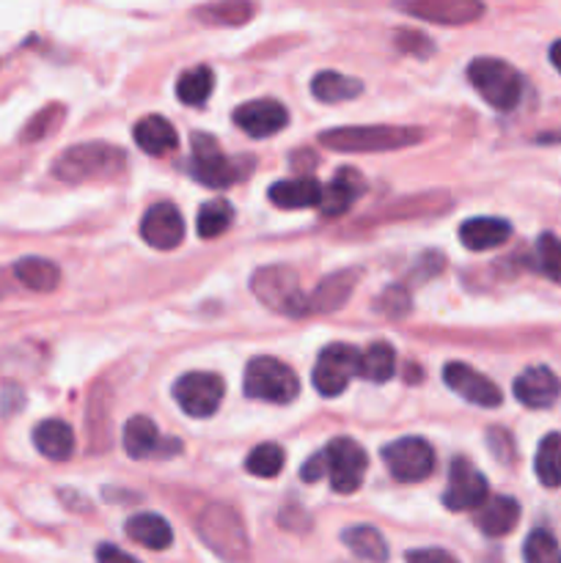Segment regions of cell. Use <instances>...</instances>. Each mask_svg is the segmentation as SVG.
Here are the masks:
<instances>
[{"instance_id": "d6986e66", "label": "cell", "mask_w": 561, "mask_h": 563, "mask_svg": "<svg viewBox=\"0 0 561 563\" xmlns=\"http://www.w3.org/2000/svg\"><path fill=\"white\" fill-rule=\"evenodd\" d=\"M363 190H366V179L355 168H339V174L322 190L319 212L324 218H339V214L350 212L352 203L363 196Z\"/></svg>"}, {"instance_id": "e0dca14e", "label": "cell", "mask_w": 561, "mask_h": 563, "mask_svg": "<svg viewBox=\"0 0 561 563\" xmlns=\"http://www.w3.org/2000/svg\"><path fill=\"white\" fill-rule=\"evenodd\" d=\"M234 124L251 137H270L289 124V113L278 99H253L234 110Z\"/></svg>"}, {"instance_id": "ab89813d", "label": "cell", "mask_w": 561, "mask_h": 563, "mask_svg": "<svg viewBox=\"0 0 561 563\" xmlns=\"http://www.w3.org/2000/svg\"><path fill=\"white\" fill-rule=\"evenodd\" d=\"M407 308H410V297H407L405 289H399V286L388 289L377 300V311H383L385 317H405Z\"/></svg>"}, {"instance_id": "1f68e13d", "label": "cell", "mask_w": 561, "mask_h": 563, "mask_svg": "<svg viewBox=\"0 0 561 563\" xmlns=\"http://www.w3.org/2000/svg\"><path fill=\"white\" fill-rule=\"evenodd\" d=\"M396 372V352L394 346L385 344V341H377V344L369 346L361 355V377L369 379V383H388Z\"/></svg>"}, {"instance_id": "bcb514c9", "label": "cell", "mask_w": 561, "mask_h": 563, "mask_svg": "<svg viewBox=\"0 0 561 563\" xmlns=\"http://www.w3.org/2000/svg\"><path fill=\"white\" fill-rule=\"evenodd\" d=\"M11 291V280H9V273L6 269H0V297H6Z\"/></svg>"}, {"instance_id": "7402d4cb", "label": "cell", "mask_w": 561, "mask_h": 563, "mask_svg": "<svg viewBox=\"0 0 561 563\" xmlns=\"http://www.w3.org/2000/svg\"><path fill=\"white\" fill-rule=\"evenodd\" d=\"M322 190L324 187L319 185L317 179H311V176H300V179L275 181V185L270 187V201L280 209L319 207V201H322Z\"/></svg>"}, {"instance_id": "ee69618b", "label": "cell", "mask_w": 561, "mask_h": 563, "mask_svg": "<svg viewBox=\"0 0 561 563\" xmlns=\"http://www.w3.org/2000/svg\"><path fill=\"white\" fill-rule=\"evenodd\" d=\"M97 563H141V561L132 559V555H127L124 550H119L116 544H99Z\"/></svg>"}, {"instance_id": "277c9868", "label": "cell", "mask_w": 561, "mask_h": 563, "mask_svg": "<svg viewBox=\"0 0 561 563\" xmlns=\"http://www.w3.org/2000/svg\"><path fill=\"white\" fill-rule=\"evenodd\" d=\"M251 289L270 311L284 313V317H306L311 313L308 308V295L300 289V278H297L295 269L289 267H262L253 273Z\"/></svg>"}, {"instance_id": "83f0119b", "label": "cell", "mask_w": 561, "mask_h": 563, "mask_svg": "<svg viewBox=\"0 0 561 563\" xmlns=\"http://www.w3.org/2000/svg\"><path fill=\"white\" fill-rule=\"evenodd\" d=\"M341 542L358 555V559L369 563H385L388 561V544H385L383 533L372 526H352L341 533Z\"/></svg>"}, {"instance_id": "d590c367", "label": "cell", "mask_w": 561, "mask_h": 563, "mask_svg": "<svg viewBox=\"0 0 561 563\" xmlns=\"http://www.w3.org/2000/svg\"><path fill=\"white\" fill-rule=\"evenodd\" d=\"M522 559L526 563H561V548L548 531H531L522 544Z\"/></svg>"}, {"instance_id": "7c38bea8", "label": "cell", "mask_w": 561, "mask_h": 563, "mask_svg": "<svg viewBox=\"0 0 561 563\" xmlns=\"http://www.w3.org/2000/svg\"><path fill=\"white\" fill-rule=\"evenodd\" d=\"M487 478L468 460L457 456L449 471V487L443 493V506L449 511H476L487 500Z\"/></svg>"}, {"instance_id": "5b68a950", "label": "cell", "mask_w": 561, "mask_h": 563, "mask_svg": "<svg viewBox=\"0 0 561 563\" xmlns=\"http://www.w3.org/2000/svg\"><path fill=\"white\" fill-rule=\"evenodd\" d=\"M468 80L473 82L484 102L495 110H515L522 97V77L512 64L501 58H476L468 66Z\"/></svg>"}, {"instance_id": "7bdbcfd3", "label": "cell", "mask_w": 561, "mask_h": 563, "mask_svg": "<svg viewBox=\"0 0 561 563\" xmlns=\"http://www.w3.org/2000/svg\"><path fill=\"white\" fill-rule=\"evenodd\" d=\"M490 445H493L495 456L504 462H509L515 456V449H512V438L504 432V429H490Z\"/></svg>"}, {"instance_id": "30bf717a", "label": "cell", "mask_w": 561, "mask_h": 563, "mask_svg": "<svg viewBox=\"0 0 561 563\" xmlns=\"http://www.w3.org/2000/svg\"><path fill=\"white\" fill-rule=\"evenodd\" d=\"M223 379L212 372H190L176 379L174 399L190 418H209L223 401Z\"/></svg>"}, {"instance_id": "4fadbf2b", "label": "cell", "mask_w": 561, "mask_h": 563, "mask_svg": "<svg viewBox=\"0 0 561 563\" xmlns=\"http://www.w3.org/2000/svg\"><path fill=\"white\" fill-rule=\"evenodd\" d=\"M396 9L438 25H468L484 14L482 0H396Z\"/></svg>"}, {"instance_id": "f1b7e54d", "label": "cell", "mask_w": 561, "mask_h": 563, "mask_svg": "<svg viewBox=\"0 0 561 563\" xmlns=\"http://www.w3.org/2000/svg\"><path fill=\"white\" fill-rule=\"evenodd\" d=\"M363 91V82L355 77L339 75V71H319L311 80V93L324 104L346 102V99H355Z\"/></svg>"}, {"instance_id": "5bb4252c", "label": "cell", "mask_w": 561, "mask_h": 563, "mask_svg": "<svg viewBox=\"0 0 561 563\" xmlns=\"http://www.w3.org/2000/svg\"><path fill=\"white\" fill-rule=\"evenodd\" d=\"M141 236L154 251H174L185 240V220L174 203H154L141 220Z\"/></svg>"}, {"instance_id": "484cf974", "label": "cell", "mask_w": 561, "mask_h": 563, "mask_svg": "<svg viewBox=\"0 0 561 563\" xmlns=\"http://www.w3.org/2000/svg\"><path fill=\"white\" fill-rule=\"evenodd\" d=\"M127 537L148 550H168L174 542V531L160 515H135L124 526Z\"/></svg>"}, {"instance_id": "74e56055", "label": "cell", "mask_w": 561, "mask_h": 563, "mask_svg": "<svg viewBox=\"0 0 561 563\" xmlns=\"http://www.w3.org/2000/svg\"><path fill=\"white\" fill-rule=\"evenodd\" d=\"M537 258L542 273L550 280L561 284V240H556L553 234H542L537 242Z\"/></svg>"}, {"instance_id": "60d3db41", "label": "cell", "mask_w": 561, "mask_h": 563, "mask_svg": "<svg viewBox=\"0 0 561 563\" xmlns=\"http://www.w3.org/2000/svg\"><path fill=\"white\" fill-rule=\"evenodd\" d=\"M324 476H328V462H324V451H317V454H314L311 460L302 465L300 478H302V482L314 484V482H319V478H324Z\"/></svg>"}, {"instance_id": "ffe728a7", "label": "cell", "mask_w": 561, "mask_h": 563, "mask_svg": "<svg viewBox=\"0 0 561 563\" xmlns=\"http://www.w3.org/2000/svg\"><path fill=\"white\" fill-rule=\"evenodd\" d=\"M358 278H361L358 269H341V273L324 278L322 284L308 295V308H311V313L339 311V308L350 300L352 291H355Z\"/></svg>"}, {"instance_id": "52a82bcc", "label": "cell", "mask_w": 561, "mask_h": 563, "mask_svg": "<svg viewBox=\"0 0 561 563\" xmlns=\"http://www.w3.org/2000/svg\"><path fill=\"white\" fill-rule=\"evenodd\" d=\"M358 372H361V352L350 344H330L317 357L314 388L328 399H336V396L344 394L352 377H358Z\"/></svg>"}, {"instance_id": "d4e9b609", "label": "cell", "mask_w": 561, "mask_h": 563, "mask_svg": "<svg viewBox=\"0 0 561 563\" xmlns=\"http://www.w3.org/2000/svg\"><path fill=\"white\" fill-rule=\"evenodd\" d=\"M132 135H135L138 146L146 154H152V157H165L179 143V135H176L170 121L163 119V115H146V119H141Z\"/></svg>"}, {"instance_id": "6da1fadb", "label": "cell", "mask_w": 561, "mask_h": 563, "mask_svg": "<svg viewBox=\"0 0 561 563\" xmlns=\"http://www.w3.org/2000/svg\"><path fill=\"white\" fill-rule=\"evenodd\" d=\"M127 157L121 148L110 146V143H77V146L66 148L61 157H55L53 176L69 185H80V181H99V179H116L124 174Z\"/></svg>"}, {"instance_id": "4316f807", "label": "cell", "mask_w": 561, "mask_h": 563, "mask_svg": "<svg viewBox=\"0 0 561 563\" xmlns=\"http://www.w3.org/2000/svg\"><path fill=\"white\" fill-rule=\"evenodd\" d=\"M14 278L31 291H53L61 284V269L50 258L25 256L11 267Z\"/></svg>"}, {"instance_id": "8992f818", "label": "cell", "mask_w": 561, "mask_h": 563, "mask_svg": "<svg viewBox=\"0 0 561 563\" xmlns=\"http://www.w3.org/2000/svg\"><path fill=\"white\" fill-rule=\"evenodd\" d=\"M300 394L295 372L275 357H253L245 368V396L273 405H289Z\"/></svg>"}, {"instance_id": "9a60e30c", "label": "cell", "mask_w": 561, "mask_h": 563, "mask_svg": "<svg viewBox=\"0 0 561 563\" xmlns=\"http://www.w3.org/2000/svg\"><path fill=\"white\" fill-rule=\"evenodd\" d=\"M182 445L176 440L160 438V429L152 418L135 416L124 427V451L132 460H165L170 454H179Z\"/></svg>"}, {"instance_id": "8d00e7d4", "label": "cell", "mask_w": 561, "mask_h": 563, "mask_svg": "<svg viewBox=\"0 0 561 563\" xmlns=\"http://www.w3.org/2000/svg\"><path fill=\"white\" fill-rule=\"evenodd\" d=\"M61 119H64V108L61 104H47V108H42L28 121L25 130H22V141H42V137H47L58 126Z\"/></svg>"}, {"instance_id": "44dd1931", "label": "cell", "mask_w": 561, "mask_h": 563, "mask_svg": "<svg viewBox=\"0 0 561 563\" xmlns=\"http://www.w3.org/2000/svg\"><path fill=\"white\" fill-rule=\"evenodd\" d=\"M517 520H520V506H517L515 498H506V495L484 500V504L479 506L476 526L479 531L490 539H501L506 537V533L515 531Z\"/></svg>"}, {"instance_id": "4dcf8cb0", "label": "cell", "mask_w": 561, "mask_h": 563, "mask_svg": "<svg viewBox=\"0 0 561 563\" xmlns=\"http://www.w3.org/2000/svg\"><path fill=\"white\" fill-rule=\"evenodd\" d=\"M534 471L544 487H561V434L550 432L537 449V460H534Z\"/></svg>"}, {"instance_id": "836d02e7", "label": "cell", "mask_w": 561, "mask_h": 563, "mask_svg": "<svg viewBox=\"0 0 561 563\" xmlns=\"http://www.w3.org/2000/svg\"><path fill=\"white\" fill-rule=\"evenodd\" d=\"M231 220H234V209H231L229 201L223 198H215V201H207L201 209H198V234L204 240H215L223 231H229Z\"/></svg>"}, {"instance_id": "8fae6325", "label": "cell", "mask_w": 561, "mask_h": 563, "mask_svg": "<svg viewBox=\"0 0 561 563\" xmlns=\"http://www.w3.org/2000/svg\"><path fill=\"white\" fill-rule=\"evenodd\" d=\"M190 168L193 176H196L201 185L215 187V190L234 185L242 176L240 165H237L234 159L226 157V154L220 152L218 141H215L212 135H204V132H196V135H193Z\"/></svg>"}, {"instance_id": "ac0fdd59", "label": "cell", "mask_w": 561, "mask_h": 563, "mask_svg": "<svg viewBox=\"0 0 561 563\" xmlns=\"http://www.w3.org/2000/svg\"><path fill=\"white\" fill-rule=\"evenodd\" d=\"M515 396L531 410H544L561 396V379L548 366H531L515 379Z\"/></svg>"}, {"instance_id": "2e32d148", "label": "cell", "mask_w": 561, "mask_h": 563, "mask_svg": "<svg viewBox=\"0 0 561 563\" xmlns=\"http://www.w3.org/2000/svg\"><path fill=\"white\" fill-rule=\"evenodd\" d=\"M443 379L457 396H462L465 401L479 407H498L501 405V390L493 379H487L484 374H479L476 368H471L468 363H446Z\"/></svg>"}, {"instance_id": "f546056e", "label": "cell", "mask_w": 561, "mask_h": 563, "mask_svg": "<svg viewBox=\"0 0 561 563\" xmlns=\"http://www.w3.org/2000/svg\"><path fill=\"white\" fill-rule=\"evenodd\" d=\"M196 16L207 25H245L253 16V3L251 0H215V3L201 5Z\"/></svg>"}, {"instance_id": "f6af8a7d", "label": "cell", "mask_w": 561, "mask_h": 563, "mask_svg": "<svg viewBox=\"0 0 561 563\" xmlns=\"http://www.w3.org/2000/svg\"><path fill=\"white\" fill-rule=\"evenodd\" d=\"M550 64L561 71V38L553 44V47H550Z\"/></svg>"}, {"instance_id": "603a6c76", "label": "cell", "mask_w": 561, "mask_h": 563, "mask_svg": "<svg viewBox=\"0 0 561 563\" xmlns=\"http://www.w3.org/2000/svg\"><path fill=\"white\" fill-rule=\"evenodd\" d=\"M33 445L42 456L53 462H66L75 451V434H72L69 423L58 421V418H50L42 421L33 429Z\"/></svg>"}, {"instance_id": "cb8c5ba5", "label": "cell", "mask_w": 561, "mask_h": 563, "mask_svg": "<svg viewBox=\"0 0 561 563\" xmlns=\"http://www.w3.org/2000/svg\"><path fill=\"white\" fill-rule=\"evenodd\" d=\"M512 236V225L501 218H473L460 229V240L468 251H490Z\"/></svg>"}, {"instance_id": "3957f363", "label": "cell", "mask_w": 561, "mask_h": 563, "mask_svg": "<svg viewBox=\"0 0 561 563\" xmlns=\"http://www.w3.org/2000/svg\"><path fill=\"white\" fill-rule=\"evenodd\" d=\"M198 537L207 544L212 553H218L220 559L229 563H242L248 559V533L242 526L240 515H237L231 506L226 504H209L207 509L198 515Z\"/></svg>"}, {"instance_id": "e575fe53", "label": "cell", "mask_w": 561, "mask_h": 563, "mask_svg": "<svg viewBox=\"0 0 561 563\" xmlns=\"http://www.w3.org/2000/svg\"><path fill=\"white\" fill-rule=\"evenodd\" d=\"M284 462H286V456L278 445L264 443L248 454L245 471L251 473V476H258V478H275L280 471H284Z\"/></svg>"}, {"instance_id": "ba28073f", "label": "cell", "mask_w": 561, "mask_h": 563, "mask_svg": "<svg viewBox=\"0 0 561 563\" xmlns=\"http://www.w3.org/2000/svg\"><path fill=\"white\" fill-rule=\"evenodd\" d=\"M324 462H328L330 487H333L339 495L355 493V489L363 484L369 456L355 440L350 438L330 440L328 449H324Z\"/></svg>"}, {"instance_id": "7a4b0ae2", "label": "cell", "mask_w": 561, "mask_h": 563, "mask_svg": "<svg viewBox=\"0 0 561 563\" xmlns=\"http://www.w3.org/2000/svg\"><path fill=\"white\" fill-rule=\"evenodd\" d=\"M424 137L421 130L416 126H339V130H328L319 135V143L330 152H350V154H366V152H394V148L413 146Z\"/></svg>"}, {"instance_id": "f35d334b", "label": "cell", "mask_w": 561, "mask_h": 563, "mask_svg": "<svg viewBox=\"0 0 561 563\" xmlns=\"http://www.w3.org/2000/svg\"><path fill=\"white\" fill-rule=\"evenodd\" d=\"M396 47H399L402 53L416 55V58H429V55H432V49H435V44L429 42L424 33L407 31V27H402V31H396Z\"/></svg>"}, {"instance_id": "9c48e42d", "label": "cell", "mask_w": 561, "mask_h": 563, "mask_svg": "<svg viewBox=\"0 0 561 563\" xmlns=\"http://www.w3.org/2000/svg\"><path fill=\"white\" fill-rule=\"evenodd\" d=\"M383 460L391 476L402 484H418L432 476L435 471V454L427 440L421 438L394 440L383 449Z\"/></svg>"}, {"instance_id": "b9f144b4", "label": "cell", "mask_w": 561, "mask_h": 563, "mask_svg": "<svg viewBox=\"0 0 561 563\" xmlns=\"http://www.w3.org/2000/svg\"><path fill=\"white\" fill-rule=\"evenodd\" d=\"M407 563H460L446 550H410L407 553Z\"/></svg>"}, {"instance_id": "d6a6232c", "label": "cell", "mask_w": 561, "mask_h": 563, "mask_svg": "<svg viewBox=\"0 0 561 563\" xmlns=\"http://www.w3.org/2000/svg\"><path fill=\"white\" fill-rule=\"evenodd\" d=\"M215 88V75L209 66H193L176 82V97L185 104H204Z\"/></svg>"}]
</instances>
